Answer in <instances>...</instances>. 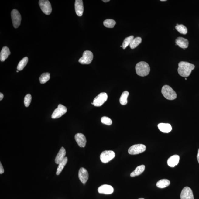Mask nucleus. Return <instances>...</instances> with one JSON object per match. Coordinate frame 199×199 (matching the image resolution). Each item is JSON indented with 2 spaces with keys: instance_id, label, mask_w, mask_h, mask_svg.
Here are the masks:
<instances>
[{
  "instance_id": "obj_1",
  "label": "nucleus",
  "mask_w": 199,
  "mask_h": 199,
  "mask_svg": "<svg viewBox=\"0 0 199 199\" xmlns=\"http://www.w3.org/2000/svg\"><path fill=\"white\" fill-rule=\"evenodd\" d=\"M195 65L189 62L181 61L179 63L178 68V73L181 77H188L191 74L192 71L194 70Z\"/></svg>"
},
{
  "instance_id": "obj_2",
  "label": "nucleus",
  "mask_w": 199,
  "mask_h": 199,
  "mask_svg": "<svg viewBox=\"0 0 199 199\" xmlns=\"http://www.w3.org/2000/svg\"><path fill=\"white\" fill-rule=\"evenodd\" d=\"M136 74L142 77L148 75L150 71V67L146 62L141 61L137 63L136 67Z\"/></svg>"
},
{
  "instance_id": "obj_3",
  "label": "nucleus",
  "mask_w": 199,
  "mask_h": 199,
  "mask_svg": "<svg viewBox=\"0 0 199 199\" xmlns=\"http://www.w3.org/2000/svg\"><path fill=\"white\" fill-rule=\"evenodd\" d=\"M162 93L164 97L169 100H174L177 98V94L170 86L166 85L163 87Z\"/></svg>"
},
{
  "instance_id": "obj_4",
  "label": "nucleus",
  "mask_w": 199,
  "mask_h": 199,
  "mask_svg": "<svg viewBox=\"0 0 199 199\" xmlns=\"http://www.w3.org/2000/svg\"><path fill=\"white\" fill-rule=\"evenodd\" d=\"M93 58V53L91 51H86L83 53L82 57L79 59V62L81 64H89L92 62Z\"/></svg>"
},
{
  "instance_id": "obj_5",
  "label": "nucleus",
  "mask_w": 199,
  "mask_h": 199,
  "mask_svg": "<svg viewBox=\"0 0 199 199\" xmlns=\"http://www.w3.org/2000/svg\"><path fill=\"white\" fill-rule=\"evenodd\" d=\"M146 149V146L144 145L136 144L130 147L128 152L129 154L135 155L142 153Z\"/></svg>"
},
{
  "instance_id": "obj_6",
  "label": "nucleus",
  "mask_w": 199,
  "mask_h": 199,
  "mask_svg": "<svg viewBox=\"0 0 199 199\" xmlns=\"http://www.w3.org/2000/svg\"><path fill=\"white\" fill-rule=\"evenodd\" d=\"M11 18L13 25L15 28H17L20 25L22 18L18 10L14 9L11 12Z\"/></svg>"
},
{
  "instance_id": "obj_7",
  "label": "nucleus",
  "mask_w": 199,
  "mask_h": 199,
  "mask_svg": "<svg viewBox=\"0 0 199 199\" xmlns=\"http://www.w3.org/2000/svg\"><path fill=\"white\" fill-rule=\"evenodd\" d=\"M40 7L43 12L45 14L49 15L52 11L51 3L47 0H40L39 2Z\"/></svg>"
},
{
  "instance_id": "obj_8",
  "label": "nucleus",
  "mask_w": 199,
  "mask_h": 199,
  "mask_svg": "<svg viewBox=\"0 0 199 199\" xmlns=\"http://www.w3.org/2000/svg\"><path fill=\"white\" fill-rule=\"evenodd\" d=\"M115 156V154L112 150H105L100 156V160L103 163H106L112 160Z\"/></svg>"
},
{
  "instance_id": "obj_9",
  "label": "nucleus",
  "mask_w": 199,
  "mask_h": 199,
  "mask_svg": "<svg viewBox=\"0 0 199 199\" xmlns=\"http://www.w3.org/2000/svg\"><path fill=\"white\" fill-rule=\"evenodd\" d=\"M108 96L106 93H101L94 98L93 100V105L96 107L101 106L104 103L106 102Z\"/></svg>"
},
{
  "instance_id": "obj_10",
  "label": "nucleus",
  "mask_w": 199,
  "mask_h": 199,
  "mask_svg": "<svg viewBox=\"0 0 199 199\" xmlns=\"http://www.w3.org/2000/svg\"><path fill=\"white\" fill-rule=\"evenodd\" d=\"M67 112V107L61 104L58 105L57 108L53 112L51 118L53 119H57L61 117Z\"/></svg>"
},
{
  "instance_id": "obj_11",
  "label": "nucleus",
  "mask_w": 199,
  "mask_h": 199,
  "mask_svg": "<svg viewBox=\"0 0 199 199\" xmlns=\"http://www.w3.org/2000/svg\"><path fill=\"white\" fill-rule=\"evenodd\" d=\"M181 199H194L193 194L191 189L189 187H186L182 190Z\"/></svg>"
},
{
  "instance_id": "obj_12",
  "label": "nucleus",
  "mask_w": 199,
  "mask_h": 199,
  "mask_svg": "<svg viewBox=\"0 0 199 199\" xmlns=\"http://www.w3.org/2000/svg\"><path fill=\"white\" fill-rule=\"evenodd\" d=\"M80 180L84 184L89 179V174L87 170L82 167L80 169L78 174Z\"/></svg>"
},
{
  "instance_id": "obj_13",
  "label": "nucleus",
  "mask_w": 199,
  "mask_h": 199,
  "mask_svg": "<svg viewBox=\"0 0 199 199\" xmlns=\"http://www.w3.org/2000/svg\"><path fill=\"white\" fill-rule=\"evenodd\" d=\"M98 193L105 194H112L114 192V188L108 185H103L100 186L98 189Z\"/></svg>"
},
{
  "instance_id": "obj_14",
  "label": "nucleus",
  "mask_w": 199,
  "mask_h": 199,
  "mask_svg": "<svg viewBox=\"0 0 199 199\" xmlns=\"http://www.w3.org/2000/svg\"><path fill=\"white\" fill-rule=\"evenodd\" d=\"M75 10L78 16H82L84 11V4L82 0H76L75 2Z\"/></svg>"
},
{
  "instance_id": "obj_15",
  "label": "nucleus",
  "mask_w": 199,
  "mask_h": 199,
  "mask_svg": "<svg viewBox=\"0 0 199 199\" xmlns=\"http://www.w3.org/2000/svg\"><path fill=\"white\" fill-rule=\"evenodd\" d=\"M76 141L80 147L84 148L86 146V139L85 136L81 133L76 134L75 136Z\"/></svg>"
},
{
  "instance_id": "obj_16",
  "label": "nucleus",
  "mask_w": 199,
  "mask_h": 199,
  "mask_svg": "<svg viewBox=\"0 0 199 199\" xmlns=\"http://www.w3.org/2000/svg\"><path fill=\"white\" fill-rule=\"evenodd\" d=\"M176 45L183 49L187 48L189 45L188 40L182 37H178L176 40Z\"/></svg>"
},
{
  "instance_id": "obj_17",
  "label": "nucleus",
  "mask_w": 199,
  "mask_h": 199,
  "mask_svg": "<svg viewBox=\"0 0 199 199\" xmlns=\"http://www.w3.org/2000/svg\"><path fill=\"white\" fill-rule=\"evenodd\" d=\"M66 150L63 147H62L58 152L55 159V162L57 164H59L63 160L65 157Z\"/></svg>"
},
{
  "instance_id": "obj_18",
  "label": "nucleus",
  "mask_w": 199,
  "mask_h": 199,
  "mask_svg": "<svg viewBox=\"0 0 199 199\" xmlns=\"http://www.w3.org/2000/svg\"><path fill=\"white\" fill-rule=\"evenodd\" d=\"M180 157L178 155H174L168 159L167 164L170 167H174L179 163Z\"/></svg>"
},
{
  "instance_id": "obj_19",
  "label": "nucleus",
  "mask_w": 199,
  "mask_h": 199,
  "mask_svg": "<svg viewBox=\"0 0 199 199\" xmlns=\"http://www.w3.org/2000/svg\"><path fill=\"white\" fill-rule=\"evenodd\" d=\"M11 53L9 48L7 46H4L0 53V60L1 62H4L8 58L9 55Z\"/></svg>"
},
{
  "instance_id": "obj_20",
  "label": "nucleus",
  "mask_w": 199,
  "mask_h": 199,
  "mask_svg": "<svg viewBox=\"0 0 199 199\" xmlns=\"http://www.w3.org/2000/svg\"><path fill=\"white\" fill-rule=\"evenodd\" d=\"M159 129L163 133H168L170 132L172 130V127L171 125L169 124L161 123L158 125Z\"/></svg>"
},
{
  "instance_id": "obj_21",
  "label": "nucleus",
  "mask_w": 199,
  "mask_h": 199,
  "mask_svg": "<svg viewBox=\"0 0 199 199\" xmlns=\"http://www.w3.org/2000/svg\"><path fill=\"white\" fill-rule=\"evenodd\" d=\"M145 169V166L144 165H141L136 168L134 172L131 173L130 176L131 177H134L141 174Z\"/></svg>"
},
{
  "instance_id": "obj_22",
  "label": "nucleus",
  "mask_w": 199,
  "mask_h": 199,
  "mask_svg": "<svg viewBox=\"0 0 199 199\" xmlns=\"http://www.w3.org/2000/svg\"><path fill=\"white\" fill-rule=\"evenodd\" d=\"M170 184L169 180L166 179H162L156 183V186L159 188H163L169 186Z\"/></svg>"
},
{
  "instance_id": "obj_23",
  "label": "nucleus",
  "mask_w": 199,
  "mask_h": 199,
  "mask_svg": "<svg viewBox=\"0 0 199 199\" xmlns=\"http://www.w3.org/2000/svg\"><path fill=\"white\" fill-rule=\"evenodd\" d=\"M142 42V39L140 37H136L134 38L132 40V42L130 44V47L131 49H134V48L137 47L138 46L141 44Z\"/></svg>"
},
{
  "instance_id": "obj_24",
  "label": "nucleus",
  "mask_w": 199,
  "mask_h": 199,
  "mask_svg": "<svg viewBox=\"0 0 199 199\" xmlns=\"http://www.w3.org/2000/svg\"><path fill=\"white\" fill-rule=\"evenodd\" d=\"M129 95V93L127 91H124L122 93L119 99V102L121 105H125L127 103V98Z\"/></svg>"
},
{
  "instance_id": "obj_25",
  "label": "nucleus",
  "mask_w": 199,
  "mask_h": 199,
  "mask_svg": "<svg viewBox=\"0 0 199 199\" xmlns=\"http://www.w3.org/2000/svg\"><path fill=\"white\" fill-rule=\"evenodd\" d=\"M28 62V58L27 57H25L19 62L18 67H17V70L19 71H21L23 70L24 67L27 64Z\"/></svg>"
},
{
  "instance_id": "obj_26",
  "label": "nucleus",
  "mask_w": 199,
  "mask_h": 199,
  "mask_svg": "<svg viewBox=\"0 0 199 199\" xmlns=\"http://www.w3.org/2000/svg\"><path fill=\"white\" fill-rule=\"evenodd\" d=\"M67 158L65 157L64 159L59 164L57 169L56 174L57 175H59L60 174L62 170L65 166L66 164H67Z\"/></svg>"
},
{
  "instance_id": "obj_27",
  "label": "nucleus",
  "mask_w": 199,
  "mask_h": 199,
  "mask_svg": "<svg viewBox=\"0 0 199 199\" xmlns=\"http://www.w3.org/2000/svg\"><path fill=\"white\" fill-rule=\"evenodd\" d=\"M50 78V74L49 73H44L39 78L40 82L41 84H44L49 80Z\"/></svg>"
},
{
  "instance_id": "obj_28",
  "label": "nucleus",
  "mask_w": 199,
  "mask_h": 199,
  "mask_svg": "<svg viewBox=\"0 0 199 199\" xmlns=\"http://www.w3.org/2000/svg\"><path fill=\"white\" fill-rule=\"evenodd\" d=\"M175 28L178 32L181 34H186L187 33V29L184 25H178L176 26Z\"/></svg>"
},
{
  "instance_id": "obj_29",
  "label": "nucleus",
  "mask_w": 199,
  "mask_h": 199,
  "mask_svg": "<svg viewBox=\"0 0 199 199\" xmlns=\"http://www.w3.org/2000/svg\"><path fill=\"white\" fill-rule=\"evenodd\" d=\"M134 39V36H131L126 38L122 43V47L123 49H125L130 44H131L132 40Z\"/></svg>"
},
{
  "instance_id": "obj_30",
  "label": "nucleus",
  "mask_w": 199,
  "mask_h": 199,
  "mask_svg": "<svg viewBox=\"0 0 199 199\" xmlns=\"http://www.w3.org/2000/svg\"><path fill=\"white\" fill-rule=\"evenodd\" d=\"M116 22L115 20L110 19L105 20L103 22V25L105 27L112 28L115 25Z\"/></svg>"
},
{
  "instance_id": "obj_31",
  "label": "nucleus",
  "mask_w": 199,
  "mask_h": 199,
  "mask_svg": "<svg viewBox=\"0 0 199 199\" xmlns=\"http://www.w3.org/2000/svg\"><path fill=\"white\" fill-rule=\"evenodd\" d=\"M32 97L30 94H27L24 98V104L26 107H28L32 101Z\"/></svg>"
},
{
  "instance_id": "obj_32",
  "label": "nucleus",
  "mask_w": 199,
  "mask_h": 199,
  "mask_svg": "<svg viewBox=\"0 0 199 199\" xmlns=\"http://www.w3.org/2000/svg\"><path fill=\"white\" fill-rule=\"evenodd\" d=\"M101 120L102 123L106 125H111L112 124V121L111 119L108 117H102Z\"/></svg>"
},
{
  "instance_id": "obj_33",
  "label": "nucleus",
  "mask_w": 199,
  "mask_h": 199,
  "mask_svg": "<svg viewBox=\"0 0 199 199\" xmlns=\"http://www.w3.org/2000/svg\"><path fill=\"white\" fill-rule=\"evenodd\" d=\"M4 172V170L3 169V167L1 163H0V174H2Z\"/></svg>"
},
{
  "instance_id": "obj_34",
  "label": "nucleus",
  "mask_w": 199,
  "mask_h": 199,
  "mask_svg": "<svg viewBox=\"0 0 199 199\" xmlns=\"http://www.w3.org/2000/svg\"><path fill=\"white\" fill-rule=\"evenodd\" d=\"M3 97H4V96H3L2 93H0V100L1 101L3 99Z\"/></svg>"
},
{
  "instance_id": "obj_35",
  "label": "nucleus",
  "mask_w": 199,
  "mask_h": 199,
  "mask_svg": "<svg viewBox=\"0 0 199 199\" xmlns=\"http://www.w3.org/2000/svg\"><path fill=\"white\" fill-rule=\"evenodd\" d=\"M197 160H198V162L199 163V149L198 150V154H197Z\"/></svg>"
},
{
  "instance_id": "obj_36",
  "label": "nucleus",
  "mask_w": 199,
  "mask_h": 199,
  "mask_svg": "<svg viewBox=\"0 0 199 199\" xmlns=\"http://www.w3.org/2000/svg\"><path fill=\"white\" fill-rule=\"evenodd\" d=\"M103 1L104 2H107L110 1V0H103Z\"/></svg>"
},
{
  "instance_id": "obj_37",
  "label": "nucleus",
  "mask_w": 199,
  "mask_h": 199,
  "mask_svg": "<svg viewBox=\"0 0 199 199\" xmlns=\"http://www.w3.org/2000/svg\"><path fill=\"white\" fill-rule=\"evenodd\" d=\"M161 1H166V0H161Z\"/></svg>"
},
{
  "instance_id": "obj_38",
  "label": "nucleus",
  "mask_w": 199,
  "mask_h": 199,
  "mask_svg": "<svg viewBox=\"0 0 199 199\" xmlns=\"http://www.w3.org/2000/svg\"><path fill=\"white\" fill-rule=\"evenodd\" d=\"M139 199H144V198H139Z\"/></svg>"
},
{
  "instance_id": "obj_39",
  "label": "nucleus",
  "mask_w": 199,
  "mask_h": 199,
  "mask_svg": "<svg viewBox=\"0 0 199 199\" xmlns=\"http://www.w3.org/2000/svg\"><path fill=\"white\" fill-rule=\"evenodd\" d=\"M17 72H19V70H17Z\"/></svg>"
},
{
  "instance_id": "obj_40",
  "label": "nucleus",
  "mask_w": 199,
  "mask_h": 199,
  "mask_svg": "<svg viewBox=\"0 0 199 199\" xmlns=\"http://www.w3.org/2000/svg\"><path fill=\"white\" fill-rule=\"evenodd\" d=\"M185 80H187V79L186 78H185Z\"/></svg>"
}]
</instances>
